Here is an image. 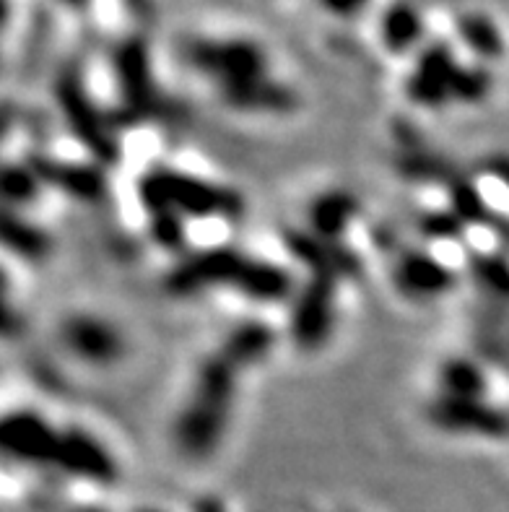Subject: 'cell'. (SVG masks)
Here are the masks:
<instances>
[{
	"instance_id": "1",
	"label": "cell",
	"mask_w": 509,
	"mask_h": 512,
	"mask_svg": "<svg viewBox=\"0 0 509 512\" xmlns=\"http://www.w3.org/2000/svg\"><path fill=\"white\" fill-rule=\"evenodd\" d=\"M60 341L73 357L94 367H107L125 354V341L115 325L94 315H73L60 328Z\"/></svg>"
},
{
	"instance_id": "2",
	"label": "cell",
	"mask_w": 509,
	"mask_h": 512,
	"mask_svg": "<svg viewBox=\"0 0 509 512\" xmlns=\"http://www.w3.org/2000/svg\"><path fill=\"white\" fill-rule=\"evenodd\" d=\"M6 445L8 453H16L24 461H52L58 458L60 437L37 416L19 414L6 422Z\"/></svg>"
},
{
	"instance_id": "3",
	"label": "cell",
	"mask_w": 509,
	"mask_h": 512,
	"mask_svg": "<svg viewBox=\"0 0 509 512\" xmlns=\"http://www.w3.org/2000/svg\"><path fill=\"white\" fill-rule=\"evenodd\" d=\"M398 279L408 294H442L452 286V273L432 255H406Z\"/></svg>"
},
{
	"instance_id": "4",
	"label": "cell",
	"mask_w": 509,
	"mask_h": 512,
	"mask_svg": "<svg viewBox=\"0 0 509 512\" xmlns=\"http://www.w3.org/2000/svg\"><path fill=\"white\" fill-rule=\"evenodd\" d=\"M99 445L89 440V437H63L60 435V450L58 458H68V471H76L81 476H91V479H110L112 463L107 455L99 453Z\"/></svg>"
}]
</instances>
